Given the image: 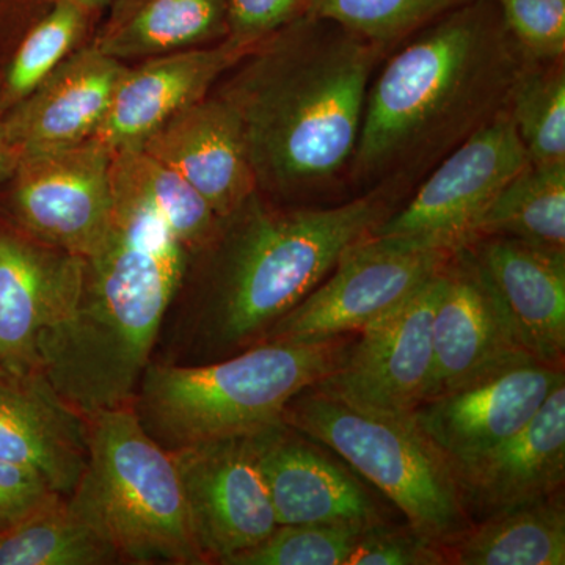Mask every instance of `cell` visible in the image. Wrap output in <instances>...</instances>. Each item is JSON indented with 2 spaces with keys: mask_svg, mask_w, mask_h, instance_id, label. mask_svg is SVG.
Returning a JSON list of instances; mask_svg holds the SVG:
<instances>
[{
  "mask_svg": "<svg viewBox=\"0 0 565 565\" xmlns=\"http://www.w3.org/2000/svg\"><path fill=\"white\" fill-rule=\"evenodd\" d=\"M245 55L221 41L126 66L95 139L114 154L140 150L163 122L210 95Z\"/></svg>",
  "mask_w": 565,
  "mask_h": 565,
  "instance_id": "obj_18",
  "label": "cell"
},
{
  "mask_svg": "<svg viewBox=\"0 0 565 565\" xmlns=\"http://www.w3.org/2000/svg\"><path fill=\"white\" fill-rule=\"evenodd\" d=\"M515 131L533 166L565 163V74L563 65L530 71L511 88Z\"/></svg>",
  "mask_w": 565,
  "mask_h": 565,
  "instance_id": "obj_29",
  "label": "cell"
},
{
  "mask_svg": "<svg viewBox=\"0 0 565 565\" xmlns=\"http://www.w3.org/2000/svg\"><path fill=\"white\" fill-rule=\"evenodd\" d=\"M465 0H310L305 17L333 22L344 31L385 44Z\"/></svg>",
  "mask_w": 565,
  "mask_h": 565,
  "instance_id": "obj_30",
  "label": "cell"
},
{
  "mask_svg": "<svg viewBox=\"0 0 565 565\" xmlns=\"http://www.w3.org/2000/svg\"><path fill=\"white\" fill-rule=\"evenodd\" d=\"M444 550L448 565H564V492L473 523Z\"/></svg>",
  "mask_w": 565,
  "mask_h": 565,
  "instance_id": "obj_24",
  "label": "cell"
},
{
  "mask_svg": "<svg viewBox=\"0 0 565 565\" xmlns=\"http://www.w3.org/2000/svg\"><path fill=\"white\" fill-rule=\"evenodd\" d=\"M310 0H228L226 43L250 54L264 40L307 13Z\"/></svg>",
  "mask_w": 565,
  "mask_h": 565,
  "instance_id": "obj_34",
  "label": "cell"
},
{
  "mask_svg": "<svg viewBox=\"0 0 565 565\" xmlns=\"http://www.w3.org/2000/svg\"><path fill=\"white\" fill-rule=\"evenodd\" d=\"M114 215L76 296L40 333L39 373L84 416L131 405L191 253L111 159Z\"/></svg>",
  "mask_w": 565,
  "mask_h": 565,
  "instance_id": "obj_2",
  "label": "cell"
},
{
  "mask_svg": "<svg viewBox=\"0 0 565 565\" xmlns=\"http://www.w3.org/2000/svg\"><path fill=\"white\" fill-rule=\"evenodd\" d=\"M508 236L565 252V163L533 166L515 174L487 207L475 237Z\"/></svg>",
  "mask_w": 565,
  "mask_h": 565,
  "instance_id": "obj_25",
  "label": "cell"
},
{
  "mask_svg": "<svg viewBox=\"0 0 565 565\" xmlns=\"http://www.w3.org/2000/svg\"><path fill=\"white\" fill-rule=\"evenodd\" d=\"M348 565H448L444 546L414 526L393 522L367 527Z\"/></svg>",
  "mask_w": 565,
  "mask_h": 565,
  "instance_id": "obj_33",
  "label": "cell"
},
{
  "mask_svg": "<svg viewBox=\"0 0 565 565\" xmlns=\"http://www.w3.org/2000/svg\"><path fill=\"white\" fill-rule=\"evenodd\" d=\"M55 497L63 494L55 492L35 468L0 459V527L32 514Z\"/></svg>",
  "mask_w": 565,
  "mask_h": 565,
  "instance_id": "obj_35",
  "label": "cell"
},
{
  "mask_svg": "<svg viewBox=\"0 0 565 565\" xmlns=\"http://www.w3.org/2000/svg\"><path fill=\"white\" fill-rule=\"evenodd\" d=\"M520 362L535 360L512 340L463 248H457L435 310L433 373L424 401Z\"/></svg>",
  "mask_w": 565,
  "mask_h": 565,
  "instance_id": "obj_21",
  "label": "cell"
},
{
  "mask_svg": "<svg viewBox=\"0 0 565 565\" xmlns=\"http://www.w3.org/2000/svg\"><path fill=\"white\" fill-rule=\"evenodd\" d=\"M384 51L333 22L302 17L223 76L214 92L243 122L259 193L307 195L352 161Z\"/></svg>",
  "mask_w": 565,
  "mask_h": 565,
  "instance_id": "obj_3",
  "label": "cell"
},
{
  "mask_svg": "<svg viewBox=\"0 0 565 565\" xmlns=\"http://www.w3.org/2000/svg\"><path fill=\"white\" fill-rule=\"evenodd\" d=\"M204 563L225 565L277 530L253 433L170 451Z\"/></svg>",
  "mask_w": 565,
  "mask_h": 565,
  "instance_id": "obj_11",
  "label": "cell"
},
{
  "mask_svg": "<svg viewBox=\"0 0 565 565\" xmlns=\"http://www.w3.org/2000/svg\"><path fill=\"white\" fill-rule=\"evenodd\" d=\"M126 66L92 41L62 62L3 117L7 143L17 162L95 137Z\"/></svg>",
  "mask_w": 565,
  "mask_h": 565,
  "instance_id": "obj_19",
  "label": "cell"
},
{
  "mask_svg": "<svg viewBox=\"0 0 565 565\" xmlns=\"http://www.w3.org/2000/svg\"><path fill=\"white\" fill-rule=\"evenodd\" d=\"M564 382L565 367L511 364L424 401L412 422L456 476L520 433Z\"/></svg>",
  "mask_w": 565,
  "mask_h": 565,
  "instance_id": "obj_13",
  "label": "cell"
},
{
  "mask_svg": "<svg viewBox=\"0 0 565 565\" xmlns=\"http://www.w3.org/2000/svg\"><path fill=\"white\" fill-rule=\"evenodd\" d=\"M456 481L473 523L564 492L565 382L520 433L457 473Z\"/></svg>",
  "mask_w": 565,
  "mask_h": 565,
  "instance_id": "obj_20",
  "label": "cell"
},
{
  "mask_svg": "<svg viewBox=\"0 0 565 565\" xmlns=\"http://www.w3.org/2000/svg\"><path fill=\"white\" fill-rule=\"evenodd\" d=\"M3 117H6V111L0 107V188H2L3 184H7V181L10 180L11 173H13L14 167H17V158H14L9 143H7Z\"/></svg>",
  "mask_w": 565,
  "mask_h": 565,
  "instance_id": "obj_37",
  "label": "cell"
},
{
  "mask_svg": "<svg viewBox=\"0 0 565 565\" xmlns=\"http://www.w3.org/2000/svg\"><path fill=\"white\" fill-rule=\"evenodd\" d=\"M462 248L516 345L564 367L565 252L508 236L475 237Z\"/></svg>",
  "mask_w": 565,
  "mask_h": 565,
  "instance_id": "obj_15",
  "label": "cell"
},
{
  "mask_svg": "<svg viewBox=\"0 0 565 565\" xmlns=\"http://www.w3.org/2000/svg\"><path fill=\"white\" fill-rule=\"evenodd\" d=\"M281 419L332 449L438 545H451L473 526L451 467L412 416L373 414L308 386Z\"/></svg>",
  "mask_w": 565,
  "mask_h": 565,
  "instance_id": "obj_7",
  "label": "cell"
},
{
  "mask_svg": "<svg viewBox=\"0 0 565 565\" xmlns=\"http://www.w3.org/2000/svg\"><path fill=\"white\" fill-rule=\"evenodd\" d=\"M82 270V256L41 244L0 218V377L40 374V333L74 299Z\"/></svg>",
  "mask_w": 565,
  "mask_h": 565,
  "instance_id": "obj_16",
  "label": "cell"
},
{
  "mask_svg": "<svg viewBox=\"0 0 565 565\" xmlns=\"http://www.w3.org/2000/svg\"><path fill=\"white\" fill-rule=\"evenodd\" d=\"M0 459L35 468L68 497L87 462V416L41 374L0 377Z\"/></svg>",
  "mask_w": 565,
  "mask_h": 565,
  "instance_id": "obj_22",
  "label": "cell"
},
{
  "mask_svg": "<svg viewBox=\"0 0 565 565\" xmlns=\"http://www.w3.org/2000/svg\"><path fill=\"white\" fill-rule=\"evenodd\" d=\"M356 334L264 341L204 364L150 362L131 408L145 433L167 451L252 434L280 419L296 394L333 374Z\"/></svg>",
  "mask_w": 565,
  "mask_h": 565,
  "instance_id": "obj_5",
  "label": "cell"
},
{
  "mask_svg": "<svg viewBox=\"0 0 565 565\" xmlns=\"http://www.w3.org/2000/svg\"><path fill=\"white\" fill-rule=\"evenodd\" d=\"M505 31L535 61L557 62L565 51V0H497Z\"/></svg>",
  "mask_w": 565,
  "mask_h": 565,
  "instance_id": "obj_32",
  "label": "cell"
},
{
  "mask_svg": "<svg viewBox=\"0 0 565 565\" xmlns=\"http://www.w3.org/2000/svg\"><path fill=\"white\" fill-rule=\"evenodd\" d=\"M140 150L184 178L221 218L258 192L243 122L215 92L163 122Z\"/></svg>",
  "mask_w": 565,
  "mask_h": 565,
  "instance_id": "obj_17",
  "label": "cell"
},
{
  "mask_svg": "<svg viewBox=\"0 0 565 565\" xmlns=\"http://www.w3.org/2000/svg\"><path fill=\"white\" fill-rule=\"evenodd\" d=\"M66 501L121 564L206 565L172 455L131 405L87 416V462Z\"/></svg>",
  "mask_w": 565,
  "mask_h": 565,
  "instance_id": "obj_6",
  "label": "cell"
},
{
  "mask_svg": "<svg viewBox=\"0 0 565 565\" xmlns=\"http://www.w3.org/2000/svg\"><path fill=\"white\" fill-rule=\"evenodd\" d=\"M73 2L92 13L93 17L99 18L104 10L109 9L114 0H73Z\"/></svg>",
  "mask_w": 565,
  "mask_h": 565,
  "instance_id": "obj_38",
  "label": "cell"
},
{
  "mask_svg": "<svg viewBox=\"0 0 565 565\" xmlns=\"http://www.w3.org/2000/svg\"><path fill=\"white\" fill-rule=\"evenodd\" d=\"M98 18L73 0H58L18 41L0 66V107L9 111L22 102L71 54L92 40Z\"/></svg>",
  "mask_w": 565,
  "mask_h": 565,
  "instance_id": "obj_27",
  "label": "cell"
},
{
  "mask_svg": "<svg viewBox=\"0 0 565 565\" xmlns=\"http://www.w3.org/2000/svg\"><path fill=\"white\" fill-rule=\"evenodd\" d=\"M92 44L122 63L221 43L228 0H114Z\"/></svg>",
  "mask_w": 565,
  "mask_h": 565,
  "instance_id": "obj_23",
  "label": "cell"
},
{
  "mask_svg": "<svg viewBox=\"0 0 565 565\" xmlns=\"http://www.w3.org/2000/svg\"><path fill=\"white\" fill-rule=\"evenodd\" d=\"M512 77L503 39L471 11L424 32L371 81L352 159L356 173L381 172L429 147L484 110Z\"/></svg>",
  "mask_w": 565,
  "mask_h": 565,
  "instance_id": "obj_4",
  "label": "cell"
},
{
  "mask_svg": "<svg viewBox=\"0 0 565 565\" xmlns=\"http://www.w3.org/2000/svg\"><path fill=\"white\" fill-rule=\"evenodd\" d=\"M445 267L356 334L344 363L315 388L373 414L412 416L429 388L433 322L444 289Z\"/></svg>",
  "mask_w": 565,
  "mask_h": 565,
  "instance_id": "obj_10",
  "label": "cell"
},
{
  "mask_svg": "<svg viewBox=\"0 0 565 565\" xmlns=\"http://www.w3.org/2000/svg\"><path fill=\"white\" fill-rule=\"evenodd\" d=\"M58 0H0V66L24 33Z\"/></svg>",
  "mask_w": 565,
  "mask_h": 565,
  "instance_id": "obj_36",
  "label": "cell"
},
{
  "mask_svg": "<svg viewBox=\"0 0 565 565\" xmlns=\"http://www.w3.org/2000/svg\"><path fill=\"white\" fill-rule=\"evenodd\" d=\"M114 152L92 139L17 162L0 218L41 244L88 258L114 215Z\"/></svg>",
  "mask_w": 565,
  "mask_h": 565,
  "instance_id": "obj_9",
  "label": "cell"
},
{
  "mask_svg": "<svg viewBox=\"0 0 565 565\" xmlns=\"http://www.w3.org/2000/svg\"><path fill=\"white\" fill-rule=\"evenodd\" d=\"M455 252L390 250L364 237L345 250L310 296L275 323L262 343L360 333L440 273Z\"/></svg>",
  "mask_w": 565,
  "mask_h": 565,
  "instance_id": "obj_12",
  "label": "cell"
},
{
  "mask_svg": "<svg viewBox=\"0 0 565 565\" xmlns=\"http://www.w3.org/2000/svg\"><path fill=\"white\" fill-rule=\"evenodd\" d=\"M530 163L509 111L476 129L370 239L397 252L457 250L505 184Z\"/></svg>",
  "mask_w": 565,
  "mask_h": 565,
  "instance_id": "obj_8",
  "label": "cell"
},
{
  "mask_svg": "<svg viewBox=\"0 0 565 565\" xmlns=\"http://www.w3.org/2000/svg\"><path fill=\"white\" fill-rule=\"evenodd\" d=\"M114 159L148 196L191 256L211 243L221 217L184 178L141 150L118 151Z\"/></svg>",
  "mask_w": 565,
  "mask_h": 565,
  "instance_id": "obj_28",
  "label": "cell"
},
{
  "mask_svg": "<svg viewBox=\"0 0 565 565\" xmlns=\"http://www.w3.org/2000/svg\"><path fill=\"white\" fill-rule=\"evenodd\" d=\"M121 564L117 553L82 522L66 497L0 527V565Z\"/></svg>",
  "mask_w": 565,
  "mask_h": 565,
  "instance_id": "obj_26",
  "label": "cell"
},
{
  "mask_svg": "<svg viewBox=\"0 0 565 565\" xmlns=\"http://www.w3.org/2000/svg\"><path fill=\"white\" fill-rule=\"evenodd\" d=\"M390 214L382 192L333 207L275 206L256 192L189 259L151 362H218L262 343Z\"/></svg>",
  "mask_w": 565,
  "mask_h": 565,
  "instance_id": "obj_1",
  "label": "cell"
},
{
  "mask_svg": "<svg viewBox=\"0 0 565 565\" xmlns=\"http://www.w3.org/2000/svg\"><path fill=\"white\" fill-rule=\"evenodd\" d=\"M367 527L278 525L262 544L237 553L225 565H348Z\"/></svg>",
  "mask_w": 565,
  "mask_h": 565,
  "instance_id": "obj_31",
  "label": "cell"
},
{
  "mask_svg": "<svg viewBox=\"0 0 565 565\" xmlns=\"http://www.w3.org/2000/svg\"><path fill=\"white\" fill-rule=\"evenodd\" d=\"M253 440L278 525L390 522L381 498L321 441L281 418L255 430Z\"/></svg>",
  "mask_w": 565,
  "mask_h": 565,
  "instance_id": "obj_14",
  "label": "cell"
}]
</instances>
